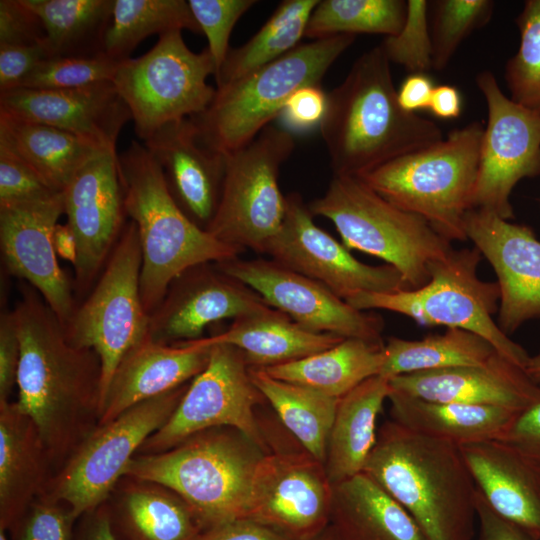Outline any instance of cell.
Wrapping results in <instances>:
<instances>
[{
    "mask_svg": "<svg viewBox=\"0 0 540 540\" xmlns=\"http://www.w3.org/2000/svg\"><path fill=\"white\" fill-rule=\"evenodd\" d=\"M13 311L21 346L16 403L37 427L54 473L99 423L101 361L68 341L33 287H24Z\"/></svg>",
    "mask_w": 540,
    "mask_h": 540,
    "instance_id": "obj_1",
    "label": "cell"
},
{
    "mask_svg": "<svg viewBox=\"0 0 540 540\" xmlns=\"http://www.w3.org/2000/svg\"><path fill=\"white\" fill-rule=\"evenodd\" d=\"M390 64L377 45L328 93L319 127L334 176L359 178L443 139L435 122L401 109Z\"/></svg>",
    "mask_w": 540,
    "mask_h": 540,
    "instance_id": "obj_2",
    "label": "cell"
},
{
    "mask_svg": "<svg viewBox=\"0 0 540 540\" xmlns=\"http://www.w3.org/2000/svg\"><path fill=\"white\" fill-rule=\"evenodd\" d=\"M363 472L406 509L429 540L473 538L476 486L459 446L386 421Z\"/></svg>",
    "mask_w": 540,
    "mask_h": 540,
    "instance_id": "obj_3",
    "label": "cell"
},
{
    "mask_svg": "<svg viewBox=\"0 0 540 540\" xmlns=\"http://www.w3.org/2000/svg\"><path fill=\"white\" fill-rule=\"evenodd\" d=\"M118 157L125 212L136 225L142 253L141 300L150 315L184 271L236 258L241 251L214 238L183 212L144 144L132 141Z\"/></svg>",
    "mask_w": 540,
    "mask_h": 540,
    "instance_id": "obj_4",
    "label": "cell"
},
{
    "mask_svg": "<svg viewBox=\"0 0 540 540\" xmlns=\"http://www.w3.org/2000/svg\"><path fill=\"white\" fill-rule=\"evenodd\" d=\"M268 454L241 431L216 427L156 454H136L125 475L161 484L190 507L202 531L246 518L252 480Z\"/></svg>",
    "mask_w": 540,
    "mask_h": 540,
    "instance_id": "obj_5",
    "label": "cell"
},
{
    "mask_svg": "<svg viewBox=\"0 0 540 540\" xmlns=\"http://www.w3.org/2000/svg\"><path fill=\"white\" fill-rule=\"evenodd\" d=\"M484 131L473 121L427 147L393 159L359 177L393 205L425 219L446 239L468 240Z\"/></svg>",
    "mask_w": 540,
    "mask_h": 540,
    "instance_id": "obj_6",
    "label": "cell"
},
{
    "mask_svg": "<svg viewBox=\"0 0 540 540\" xmlns=\"http://www.w3.org/2000/svg\"><path fill=\"white\" fill-rule=\"evenodd\" d=\"M355 35H336L299 44L289 53L230 83L216 87L201 114L191 117L205 143L227 155L252 142L279 117L300 88L320 85Z\"/></svg>",
    "mask_w": 540,
    "mask_h": 540,
    "instance_id": "obj_7",
    "label": "cell"
},
{
    "mask_svg": "<svg viewBox=\"0 0 540 540\" xmlns=\"http://www.w3.org/2000/svg\"><path fill=\"white\" fill-rule=\"evenodd\" d=\"M308 207L313 216L334 224L346 248L384 260L410 290L426 285L430 264L453 250L452 242L425 219L393 205L356 177L334 176Z\"/></svg>",
    "mask_w": 540,
    "mask_h": 540,
    "instance_id": "obj_8",
    "label": "cell"
},
{
    "mask_svg": "<svg viewBox=\"0 0 540 540\" xmlns=\"http://www.w3.org/2000/svg\"><path fill=\"white\" fill-rule=\"evenodd\" d=\"M482 259L479 250L453 249L429 266V282L417 289L393 293L363 292L345 301L355 309H383L405 315L421 326H446L477 334L505 358L525 368L529 355L494 321L500 289L477 275Z\"/></svg>",
    "mask_w": 540,
    "mask_h": 540,
    "instance_id": "obj_9",
    "label": "cell"
},
{
    "mask_svg": "<svg viewBox=\"0 0 540 540\" xmlns=\"http://www.w3.org/2000/svg\"><path fill=\"white\" fill-rule=\"evenodd\" d=\"M294 148L293 133L267 126L248 145L227 154L219 203L205 230L241 252L265 253L285 218L279 173Z\"/></svg>",
    "mask_w": 540,
    "mask_h": 540,
    "instance_id": "obj_10",
    "label": "cell"
},
{
    "mask_svg": "<svg viewBox=\"0 0 540 540\" xmlns=\"http://www.w3.org/2000/svg\"><path fill=\"white\" fill-rule=\"evenodd\" d=\"M210 75L216 68L209 50L194 52L182 31H171L142 56L120 62L112 83L145 141L165 124L207 109L216 91L207 82Z\"/></svg>",
    "mask_w": 540,
    "mask_h": 540,
    "instance_id": "obj_11",
    "label": "cell"
},
{
    "mask_svg": "<svg viewBox=\"0 0 540 540\" xmlns=\"http://www.w3.org/2000/svg\"><path fill=\"white\" fill-rule=\"evenodd\" d=\"M190 382L98 424L53 473L43 492L79 519L105 503L143 443L171 417Z\"/></svg>",
    "mask_w": 540,
    "mask_h": 540,
    "instance_id": "obj_12",
    "label": "cell"
},
{
    "mask_svg": "<svg viewBox=\"0 0 540 540\" xmlns=\"http://www.w3.org/2000/svg\"><path fill=\"white\" fill-rule=\"evenodd\" d=\"M142 253L136 225L126 223L97 282L64 326L68 341L94 350L102 366L101 410L119 362L148 335L149 314L140 295Z\"/></svg>",
    "mask_w": 540,
    "mask_h": 540,
    "instance_id": "obj_13",
    "label": "cell"
},
{
    "mask_svg": "<svg viewBox=\"0 0 540 540\" xmlns=\"http://www.w3.org/2000/svg\"><path fill=\"white\" fill-rule=\"evenodd\" d=\"M264 401L241 350L227 344L212 345L204 370L190 381L171 417L147 438L137 454L164 452L216 427L237 429L270 453L254 411Z\"/></svg>",
    "mask_w": 540,
    "mask_h": 540,
    "instance_id": "obj_14",
    "label": "cell"
},
{
    "mask_svg": "<svg viewBox=\"0 0 540 540\" xmlns=\"http://www.w3.org/2000/svg\"><path fill=\"white\" fill-rule=\"evenodd\" d=\"M476 85L487 106L472 209L514 218L510 201L516 184L540 175V114L507 97L494 74L485 70Z\"/></svg>",
    "mask_w": 540,
    "mask_h": 540,
    "instance_id": "obj_15",
    "label": "cell"
},
{
    "mask_svg": "<svg viewBox=\"0 0 540 540\" xmlns=\"http://www.w3.org/2000/svg\"><path fill=\"white\" fill-rule=\"evenodd\" d=\"M333 485L303 448L274 449L255 471L246 518L288 540H311L328 526Z\"/></svg>",
    "mask_w": 540,
    "mask_h": 540,
    "instance_id": "obj_16",
    "label": "cell"
},
{
    "mask_svg": "<svg viewBox=\"0 0 540 540\" xmlns=\"http://www.w3.org/2000/svg\"><path fill=\"white\" fill-rule=\"evenodd\" d=\"M286 214L265 253L279 264L309 277L346 300L363 292L393 293L410 290L391 265H367L313 221L297 193L286 196Z\"/></svg>",
    "mask_w": 540,
    "mask_h": 540,
    "instance_id": "obj_17",
    "label": "cell"
},
{
    "mask_svg": "<svg viewBox=\"0 0 540 540\" xmlns=\"http://www.w3.org/2000/svg\"><path fill=\"white\" fill-rule=\"evenodd\" d=\"M215 264L308 330L384 344L379 315L355 309L323 284L272 259L236 257Z\"/></svg>",
    "mask_w": 540,
    "mask_h": 540,
    "instance_id": "obj_18",
    "label": "cell"
},
{
    "mask_svg": "<svg viewBox=\"0 0 540 540\" xmlns=\"http://www.w3.org/2000/svg\"><path fill=\"white\" fill-rule=\"evenodd\" d=\"M63 192L64 214L77 243L74 267L78 290L99 277L126 223L116 149H102L74 174Z\"/></svg>",
    "mask_w": 540,
    "mask_h": 540,
    "instance_id": "obj_19",
    "label": "cell"
},
{
    "mask_svg": "<svg viewBox=\"0 0 540 540\" xmlns=\"http://www.w3.org/2000/svg\"><path fill=\"white\" fill-rule=\"evenodd\" d=\"M63 214V192L0 206V248L7 271L28 282L65 326L77 306L52 241Z\"/></svg>",
    "mask_w": 540,
    "mask_h": 540,
    "instance_id": "obj_20",
    "label": "cell"
},
{
    "mask_svg": "<svg viewBox=\"0 0 540 540\" xmlns=\"http://www.w3.org/2000/svg\"><path fill=\"white\" fill-rule=\"evenodd\" d=\"M250 287L222 272L215 263L193 266L177 278L149 315V336L175 344L203 338L205 328L224 319L270 309Z\"/></svg>",
    "mask_w": 540,
    "mask_h": 540,
    "instance_id": "obj_21",
    "label": "cell"
},
{
    "mask_svg": "<svg viewBox=\"0 0 540 540\" xmlns=\"http://www.w3.org/2000/svg\"><path fill=\"white\" fill-rule=\"evenodd\" d=\"M464 222L467 238L497 275L500 329L509 335L540 319V240L532 228L480 209L469 210Z\"/></svg>",
    "mask_w": 540,
    "mask_h": 540,
    "instance_id": "obj_22",
    "label": "cell"
},
{
    "mask_svg": "<svg viewBox=\"0 0 540 540\" xmlns=\"http://www.w3.org/2000/svg\"><path fill=\"white\" fill-rule=\"evenodd\" d=\"M0 114L53 126L102 149H116L131 113L112 82L75 89L0 92Z\"/></svg>",
    "mask_w": 540,
    "mask_h": 540,
    "instance_id": "obj_23",
    "label": "cell"
},
{
    "mask_svg": "<svg viewBox=\"0 0 540 540\" xmlns=\"http://www.w3.org/2000/svg\"><path fill=\"white\" fill-rule=\"evenodd\" d=\"M143 142L176 203L206 229L219 203L226 155L205 143L192 118L167 123Z\"/></svg>",
    "mask_w": 540,
    "mask_h": 540,
    "instance_id": "obj_24",
    "label": "cell"
},
{
    "mask_svg": "<svg viewBox=\"0 0 540 540\" xmlns=\"http://www.w3.org/2000/svg\"><path fill=\"white\" fill-rule=\"evenodd\" d=\"M391 391L427 401L494 406L522 412L540 385L500 353L481 365L418 371L389 378Z\"/></svg>",
    "mask_w": 540,
    "mask_h": 540,
    "instance_id": "obj_25",
    "label": "cell"
},
{
    "mask_svg": "<svg viewBox=\"0 0 540 540\" xmlns=\"http://www.w3.org/2000/svg\"><path fill=\"white\" fill-rule=\"evenodd\" d=\"M210 351L211 346L156 342L148 334L119 362L110 380L98 424L115 419L137 403L190 382L206 367Z\"/></svg>",
    "mask_w": 540,
    "mask_h": 540,
    "instance_id": "obj_26",
    "label": "cell"
},
{
    "mask_svg": "<svg viewBox=\"0 0 540 540\" xmlns=\"http://www.w3.org/2000/svg\"><path fill=\"white\" fill-rule=\"evenodd\" d=\"M459 449L489 508L540 540V468L499 440L469 443Z\"/></svg>",
    "mask_w": 540,
    "mask_h": 540,
    "instance_id": "obj_27",
    "label": "cell"
},
{
    "mask_svg": "<svg viewBox=\"0 0 540 540\" xmlns=\"http://www.w3.org/2000/svg\"><path fill=\"white\" fill-rule=\"evenodd\" d=\"M52 474L34 422L16 401H0V529H14Z\"/></svg>",
    "mask_w": 540,
    "mask_h": 540,
    "instance_id": "obj_28",
    "label": "cell"
},
{
    "mask_svg": "<svg viewBox=\"0 0 540 540\" xmlns=\"http://www.w3.org/2000/svg\"><path fill=\"white\" fill-rule=\"evenodd\" d=\"M106 504L118 540H195L202 532L186 502L155 482L124 476Z\"/></svg>",
    "mask_w": 540,
    "mask_h": 540,
    "instance_id": "obj_29",
    "label": "cell"
},
{
    "mask_svg": "<svg viewBox=\"0 0 540 540\" xmlns=\"http://www.w3.org/2000/svg\"><path fill=\"white\" fill-rule=\"evenodd\" d=\"M344 339L308 330L271 307L235 319L222 333L187 343L203 347L231 345L241 350L249 367L265 369L327 350Z\"/></svg>",
    "mask_w": 540,
    "mask_h": 540,
    "instance_id": "obj_30",
    "label": "cell"
},
{
    "mask_svg": "<svg viewBox=\"0 0 540 540\" xmlns=\"http://www.w3.org/2000/svg\"><path fill=\"white\" fill-rule=\"evenodd\" d=\"M327 529L335 540H429L406 509L364 472L333 484Z\"/></svg>",
    "mask_w": 540,
    "mask_h": 540,
    "instance_id": "obj_31",
    "label": "cell"
},
{
    "mask_svg": "<svg viewBox=\"0 0 540 540\" xmlns=\"http://www.w3.org/2000/svg\"><path fill=\"white\" fill-rule=\"evenodd\" d=\"M388 399L392 420L457 446L498 440L519 414L494 406L427 401L394 391Z\"/></svg>",
    "mask_w": 540,
    "mask_h": 540,
    "instance_id": "obj_32",
    "label": "cell"
},
{
    "mask_svg": "<svg viewBox=\"0 0 540 540\" xmlns=\"http://www.w3.org/2000/svg\"><path fill=\"white\" fill-rule=\"evenodd\" d=\"M391 392L389 378L376 375L339 399L324 463L333 484L363 472L376 443V421Z\"/></svg>",
    "mask_w": 540,
    "mask_h": 540,
    "instance_id": "obj_33",
    "label": "cell"
},
{
    "mask_svg": "<svg viewBox=\"0 0 540 540\" xmlns=\"http://www.w3.org/2000/svg\"><path fill=\"white\" fill-rule=\"evenodd\" d=\"M0 145L62 192L77 170L102 148L53 126L0 114Z\"/></svg>",
    "mask_w": 540,
    "mask_h": 540,
    "instance_id": "obj_34",
    "label": "cell"
},
{
    "mask_svg": "<svg viewBox=\"0 0 540 540\" xmlns=\"http://www.w3.org/2000/svg\"><path fill=\"white\" fill-rule=\"evenodd\" d=\"M384 346L345 338L327 350L263 370L273 378L341 398L368 378L380 375Z\"/></svg>",
    "mask_w": 540,
    "mask_h": 540,
    "instance_id": "obj_35",
    "label": "cell"
},
{
    "mask_svg": "<svg viewBox=\"0 0 540 540\" xmlns=\"http://www.w3.org/2000/svg\"><path fill=\"white\" fill-rule=\"evenodd\" d=\"M249 371L285 428L303 449L324 464L340 398L273 378L261 368L249 367Z\"/></svg>",
    "mask_w": 540,
    "mask_h": 540,
    "instance_id": "obj_36",
    "label": "cell"
},
{
    "mask_svg": "<svg viewBox=\"0 0 540 540\" xmlns=\"http://www.w3.org/2000/svg\"><path fill=\"white\" fill-rule=\"evenodd\" d=\"M40 17L53 57L105 55L115 0H24Z\"/></svg>",
    "mask_w": 540,
    "mask_h": 540,
    "instance_id": "obj_37",
    "label": "cell"
},
{
    "mask_svg": "<svg viewBox=\"0 0 540 540\" xmlns=\"http://www.w3.org/2000/svg\"><path fill=\"white\" fill-rule=\"evenodd\" d=\"M385 361L380 375L401 374L459 366L481 365L499 353L481 336L459 328L420 340L390 337L384 346Z\"/></svg>",
    "mask_w": 540,
    "mask_h": 540,
    "instance_id": "obj_38",
    "label": "cell"
},
{
    "mask_svg": "<svg viewBox=\"0 0 540 540\" xmlns=\"http://www.w3.org/2000/svg\"><path fill=\"white\" fill-rule=\"evenodd\" d=\"M319 0L282 1L245 44L231 49L217 76V86L235 81L292 51L305 36Z\"/></svg>",
    "mask_w": 540,
    "mask_h": 540,
    "instance_id": "obj_39",
    "label": "cell"
},
{
    "mask_svg": "<svg viewBox=\"0 0 540 540\" xmlns=\"http://www.w3.org/2000/svg\"><path fill=\"white\" fill-rule=\"evenodd\" d=\"M200 34L188 1L115 0L112 20L105 38V55L122 62L145 38L171 31Z\"/></svg>",
    "mask_w": 540,
    "mask_h": 540,
    "instance_id": "obj_40",
    "label": "cell"
},
{
    "mask_svg": "<svg viewBox=\"0 0 540 540\" xmlns=\"http://www.w3.org/2000/svg\"><path fill=\"white\" fill-rule=\"evenodd\" d=\"M406 13L403 0H319L305 36L313 40L358 33L392 36L402 28Z\"/></svg>",
    "mask_w": 540,
    "mask_h": 540,
    "instance_id": "obj_41",
    "label": "cell"
},
{
    "mask_svg": "<svg viewBox=\"0 0 540 540\" xmlns=\"http://www.w3.org/2000/svg\"><path fill=\"white\" fill-rule=\"evenodd\" d=\"M491 0H436L429 5L432 69L443 70L461 45L475 30L492 18Z\"/></svg>",
    "mask_w": 540,
    "mask_h": 540,
    "instance_id": "obj_42",
    "label": "cell"
},
{
    "mask_svg": "<svg viewBox=\"0 0 540 540\" xmlns=\"http://www.w3.org/2000/svg\"><path fill=\"white\" fill-rule=\"evenodd\" d=\"M519 48L505 65L510 99L540 114V0H527L517 16Z\"/></svg>",
    "mask_w": 540,
    "mask_h": 540,
    "instance_id": "obj_43",
    "label": "cell"
},
{
    "mask_svg": "<svg viewBox=\"0 0 540 540\" xmlns=\"http://www.w3.org/2000/svg\"><path fill=\"white\" fill-rule=\"evenodd\" d=\"M119 63L106 55L48 58L40 62L18 88L75 89L112 82Z\"/></svg>",
    "mask_w": 540,
    "mask_h": 540,
    "instance_id": "obj_44",
    "label": "cell"
},
{
    "mask_svg": "<svg viewBox=\"0 0 540 540\" xmlns=\"http://www.w3.org/2000/svg\"><path fill=\"white\" fill-rule=\"evenodd\" d=\"M429 5L426 0H408L402 28L379 44L390 63L403 66L410 74L432 69Z\"/></svg>",
    "mask_w": 540,
    "mask_h": 540,
    "instance_id": "obj_45",
    "label": "cell"
},
{
    "mask_svg": "<svg viewBox=\"0 0 540 540\" xmlns=\"http://www.w3.org/2000/svg\"><path fill=\"white\" fill-rule=\"evenodd\" d=\"M258 1L188 0L191 12L205 34L217 76L229 52V40L238 20Z\"/></svg>",
    "mask_w": 540,
    "mask_h": 540,
    "instance_id": "obj_46",
    "label": "cell"
},
{
    "mask_svg": "<svg viewBox=\"0 0 540 540\" xmlns=\"http://www.w3.org/2000/svg\"><path fill=\"white\" fill-rule=\"evenodd\" d=\"M78 520L67 503L40 494L9 533L12 540H74Z\"/></svg>",
    "mask_w": 540,
    "mask_h": 540,
    "instance_id": "obj_47",
    "label": "cell"
},
{
    "mask_svg": "<svg viewBox=\"0 0 540 540\" xmlns=\"http://www.w3.org/2000/svg\"><path fill=\"white\" fill-rule=\"evenodd\" d=\"M52 190L27 164L0 145V206L47 197Z\"/></svg>",
    "mask_w": 540,
    "mask_h": 540,
    "instance_id": "obj_48",
    "label": "cell"
},
{
    "mask_svg": "<svg viewBox=\"0 0 540 540\" xmlns=\"http://www.w3.org/2000/svg\"><path fill=\"white\" fill-rule=\"evenodd\" d=\"M40 17L24 0H0V46H29L46 42Z\"/></svg>",
    "mask_w": 540,
    "mask_h": 540,
    "instance_id": "obj_49",
    "label": "cell"
},
{
    "mask_svg": "<svg viewBox=\"0 0 540 540\" xmlns=\"http://www.w3.org/2000/svg\"><path fill=\"white\" fill-rule=\"evenodd\" d=\"M328 105V93L320 85L298 89L286 102L280 118L285 129L294 132L309 131L320 126Z\"/></svg>",
    "mask_w": 540,
    "mask_h": 540,
    "instance_id": "obj_50",
    "label": "cell"
},
{
    "mask_svg": "<svg viewBox=\"0 0 540 540\" xmlns=\"http://www.w3.org/2000/svg\"><path fill=\"white\" fill-rule=\"evenodd\" d=\"M50 53L43 44L0 46V92L16 89L27 75Z\"/></svg>",
    "mask_w": 540,
    "mask_h": 540,
    "instance_id": "obj_51",
    "label": "cell"
},
{
    "mask_svg": "<svg viewBox=\"0 0 540 540\" xmlns=\"http://www.w3.org/2000/svg\"><path fill=\"white\" fill-rule=\"evenodd\" d=\"M498 440L540 468V399L519 413Z\"/></svg>",
    "mask_w": 540,
    "mask_h": 540,
    "instance_id": "obj_52",
    "label": "cell"
},
{
    "mask_svg": "<svg viewBox=\"0 0 540 540\" xmlns=\"http://www.w3.org/2000/svg\"><path fill=\"white\" fill-rule=\"evenodd\" d=\"M21 346L14 311L0 317V401H8L17 385Z\"/></svg>",
    "mask_w": 540,
    "mask_h": 540,
    "instance_id": "obj_53",
    "label": "cell"
},
{
    "mask_svg": "<svg viewBox=\"0 0 540 540\" xmlns=\"http://www.w3.org/2000/svg\"><path fill=\"white\" fill-rule=\"evenodd\" d=\"M195 540H288L272 529L251 519L240 518L209 529Z\"/></svg>",
    "mask_w": 540,
    "mask_h": 540,
    "instance_id": "obj_54",
    "label": "cell"
},
{
    "mask_svg": "<svg viewBox=\"0 0 540 540\" xmlns=\"http://www.w3.org/2000/svg\"><path fill=\"white\" fill-rule=\"evenodd\" d=\"M475 509L479 519L478 540H537L523 529L495 514L477 489Z\"/></svg>",
    "mask_w": 540,
    "mask_h": 540,
    "instance_id": "obj_55",
    "label": "cell"
},
{
    "mask_svg": "<svg viewBox=\"0 0 540 540\" xmlns=\"http://www.w3.org/2000/svg\"><path fill=\"white\" fill-rule=\"evenodd\" d=\"M434 87L427 73L409 74L397 89L399 106L408 113L428 110Z\"/></svg>",
    "mask_w": 540,
    "mask_h": 540,
    "instance_id": "obj_56",
    "label": "cell"
},
{
    "mask_svg": "<svg viewBox=\"0 0 540 540\" xmlns=\"http://www.w3.org/2000/svg\"><path fill=\"white\" fill-rule=\"evenodd\" d=\"M74 540H118L111 528L106 502L79 518Z\"/></svg>",
    "mask_w": 540,
    "mask_h": 540,
    "instance_id": "obj_57",
    "label": "cell"
},
{
    "mask_svg": "<svg viewBox=\"0 0 540 540\" xmlns=\"http://www.w3.org/2000/svg\"><path fill=\"white\" fill-rule=\"evenodd\" d=\"M428 110L439 119L458 118L462 111V97L459 90L448 84L435 86Z\"/></svg>",
    "mask_w": 540,
    "mask_h": 540,
    "instance_id": "obj_58",
    "label": "cell"
},
{
    "mask_svg": "<svg viewBox=\"0 0 540 540\" xmlns=\"http://www.w3.org/2000/svg\"><path fill=\"white\" fill-rule=\"evenodd\" d=\"M52 241L56 254L74 265L77 259V243L75 235L67 223H58L55 226Z\"/></svg>",
    "mask_w": 540,
    "mask_h": 540,
    "instance_id": "obj_59",
    "label": "cell"
},
{
    "mask_svg": "<svg viewBox=\"0 0 540 540\" xmlns=\"http://www.w3.org/2000/svg\"><path fill=\"white\" fill-rule=\"evenodd\" d=\"M524 370L534 383L540 385V351L529 357Z\"/></svg>",
    "mask_w": 540,
    "mask_h": 540,
    "instance_id": "obj_60",
    "label": "cell"
},
{
    "mask_svg": "<svg viewBox=\"0 0 540 540\" xmlns=\"http://www.w3.org/2000/svg\"><path fill=\"white\" fill-rule=\"evenodd\" d=\"M311 540H335L329 530L326 528L320 535Z\"/></svg>",
    "mask_w": 540,
    "mask_h": 540,
    "instance_id": "obj_61",
    "label": "cell"
},
{
    "mask_svg": "<svg viewBox=\"0 0 540 540\" xmlns=\"http://www.w3.org/2000/svg\"><path fill=\"white\" fill-rule=\"evenodd\" d=\"M0 540H9L6 531L3 529H0Z\"/></svg>",
    "mask_w": 540,
    "mask_h": 540,
    "instance_id": "obj_62",
    "label": "cell"
}]
</instances>
